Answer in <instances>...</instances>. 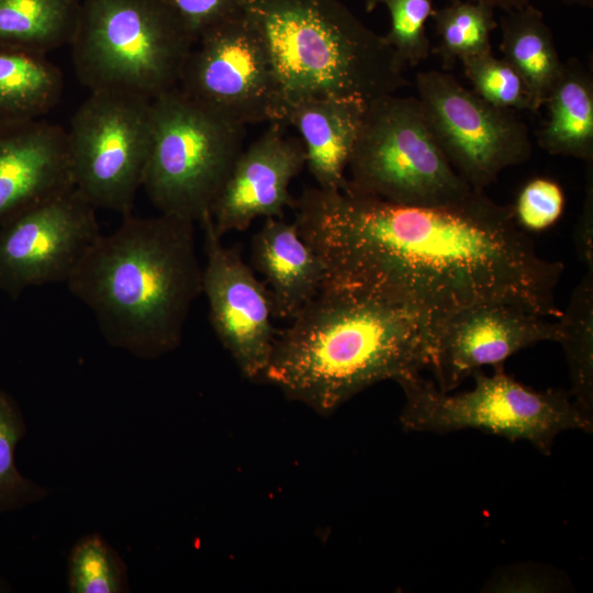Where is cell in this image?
I'll list each match as a JSON object with an SVG mask.
<instances>
[{
  "label": "cell",
  "instance_id": "obj_1",
  "mask_svg": "<svg viewBox=\"0 0 593 593\" xmlns=\"http://www.w3.org/2000/svg\"><path fill=\"white\" fill-rule=\"evenodd\" d=\"M293 222L340 287L437 321L485 302L558 318L564 266L544 258L512 205L484 191L463 202L418 206L360 193L306 188Z\"/></svg>",
  "mask_w": 593,
  "mask_h": 593
},
{
  "label": "cell",
  "instance_id": "obj_2",
  "mask_svg": "<svg viewBox=\"0 0 593 593\" xmlns=\"http://www.w3.org/2000/svg\"><path fill=\"white\" fill-rule=\"evenodd\" d=\"M434 324L407 309L323 284L277 333L262 380L331 415L376 383L427 369Z\"/></svg>",
  "mask_w": 593,
  "mask_h": 593
},
{
  "label": "cell",
  "instance_id": "obj_3",
  "mask_svg": "<svg viewBox=\"0 0 593 593\" xmlns=\"http://www.w3.org/2000/svg\"><path fill=\"white\" fill-rule=\"evenodd\" d=\"M195 223L163 214L123 216L100 235L67 280L113 347L142 359L174 351L202 294Z\"/></svg>",
  "mask_w": 593,
  "mask_h": 593
},
{
  "label": "cell",
  "instance_id": "obj_4",
  "mask_svg": "<svg viewBox=\"0 0 593 593\" xmlns=\"http://www.w3.org/2000/svg\"><path fill=\"white\" fill-rule=\"evenodd\" d=\"M287 109L311 98L368 103L406 87V65L339 0H248ZM286 119V118H284Z\"/></svg>",
  "mask_w": 593,
  "mask_h": 593
},
{
  "label": "cell",
  "instance_id": "obj_5",
  "mask_svg": "<svg viewBox=\"0 0 593 593\" xmlns=\"http://www.w3.org/2000/svg\"><path fill=\"white\" fill-rule=\"evenodd\" d=\"M194 44L165 0H83L70 46L90 91L152 101L178 86Z\"/></svg>",
  "mask_w": 593,
  "mask_h": 593
},
{
  "label": "cell",
  "instance_id": "obj_6",
  "mask_svg": "<svg viewBox=\"0 0 593 593\" xmlns=\"http://www.w3.org/2000/svg\"><path fill=\"white\" fill-rule=\"evenodd\" d=\"M493 368L490 374L475 370L473 388L455 394L440 391L421 373L399 379L404 394L401 425L405 430L436 434L472 428L529 441L546 455L560 433L592 432L593 414L580 407L570 392L535 390L507 374L503 365Z\"/></svg>",
  "mask_w": 593,
  "mask_h": 593
},
{
  "label": "cell",
  "instance_id": "obj_7",
  "mask_svg": "<svg viewBox=\"0 0 593 593\" xmlns=\"http://www.w3.org/2000/svg\"><path fill=\"white\" fill-rule=\"evenodd\" d=\"M152 121L143 188L160 213L200 223L244 149L246 126L178 87L152 100Z\"/></svg>",
  "mask_w": 593,
  "mask_h": 593
},
{
  "label": "cell",
  "instance_id": "obj_8",
  "mask_svg": "<svg viewBox=\"0 0 593 593\" xmlns=\"http://www.w3.org/2000/svg\"><path fill=\"white\" fill-rule=\"evenodd\" d=\"M347 172L354 190L404 205H450L478 191L437 145L418 99L395 93L365 104Z\"/></svg>",
  "mask_w": 593,
  "mask_h": 593
},
{
  "label": "cell",
  "instance_id": "obj_9",
  "mask_svg": "<svg viewBox=\"0 0 593 593\" xmlns=\"http://www.w3.org/2000/svg\"><path fill=\"white\" fill-rule=\"evenodd\" d=\"M152 101L116 91H91L67 131L75 188L96 208L132 212L148 165Z\"/></svg>",
  "mask_w": 593,
  "mask_h": 593
},
{
  "label": "cell",
  "instance_id": "obj_10",
  "mask_svg": "<svg viewBox=\"0 0 593 593\" xmlns=\"http://www.w3.org/2000/svg\"><path fill=\"white\" fill-rule=\"evenodd\" d=\"M415 86L437 145L472 189L484 191L506 168L530 158L528 127L512 109L485 101L438 70L418 72Z\"/></svg>",
  "mask_w": 593,
  "mask_h": 593
},
{
  "label": "cell",
  "instance_id": "obj_11",
  "mask_svg": "<svg viewBox=\"0 0 593 593\" xmlns=\"http://www.w3.org/2000/svg\"><path fill=\"white\" fill-rule=\"evenodd\" d=\"M177 87L243 126L284 123L286 103L271 57L246 13L194 44Z\"/></svg>",
  "mask_w": 593,
  "mask_h": 593
},
{
  "label": "cell",
  "instance_id": "obj_12",
  "mask_svg": "<svg viewBox=\"0 0 593 593\" xmlns=\"http://www.w3.org/2000/svg\"><path fill=\"white\" fill-rule=\"evenodd\" d=\"M101 235L96 208L72 188L0 225V292L67 282Z\"/></svg>",
  "mask_w": 593,
  "mask_h": 593
},
{
  "label": "cell",
  "instance_id": "obj_13",
  "mask_svg": "<svg viewBox=\"0 0 593 593\" xmlns=\"http://www.w3.org/2000/svg\"><path fill=\"white\" fill-rule=\"evenodd\" d=\"M199 224L205 253L202 293L212 328L240 373L262 380L277 336L268 290L239 250L223 245L210 215Z\"/></svg>",
  "mask_w": 593,
  "mask_h": 593
},
{
  "label": "cell",
  "instance_id": "obj_14",
  "mask_svg": "<svg viewBox=\"0 0 593 593\" xmlns=\"http://www.w3.org/2000/svg\"><path fill=\"white\" fill-rule=\"evenodd\" d=\"M558 338L559 325L550 317L513 303H479L435 322L427 369L440 391L451 392L475 370Z\"/></svg>",
  "mask_w": 593,
  "mask_h": 593
},
{
  "label": "cell",
  "instance_id": "obj_15",
  "mask_svg": "<svg viewBox=\"0 0 593 593\" xmlns=\"http://www.w3.org/2000/svg\"><path fill=\"white\" fill-rule=\"evenodd\" d=\"M280 124L272 123L237 158L210 213L219 236L245 231L260 217H283L292 208L290 184L305 166V152Z\"/></svg>",
  "mask_w": 593,
  "mask_h": 593
},
{
  "label": "cell",
  "instance_id": "obj_16",
  "mask_svg": "<svg viewBox=\"0 0 593 593\" xmlns=\"http://www.w3.org/2000/svg\"><path fill=\"white\" fill-rule=\"evenodd\" d=\"M75 188L67 131L35 120H0V225Z\"/></svg>",
  "mask_w": 593,
  "mask_h": 593
},
{
  "label": "cell",
  "instance_id": "obj_17",
  "mask_svg": "<svg viewBox=\"0 0 593 593\" xmlns=\"http://www.w3.org/2000/svg\"><path fill=\"white\" fill-rule=\"evenodd\" d=\"M251 265L265 279L275 317L292 320L322 289L326 272L295 223L265 219L250 244Z\"/></svg>",
  "mask_w": 593,
  "mask_h": 593
},
{
  "label": "cell",
  "instance_id": "obj_18",
  "mask_svg": "<svg viewBox=\"0 0 593 593\" xmlns=\"http://www.w3.org/2000/svg\"><path fill=\"white\" fill-rule=\"evenodd\" d=\"M365 104L339 98H311L291 104L284 123L294 126L305 152V166L324 190L347 184V164Z\"/></svg>",
  "mask_w": 593,
  "mask_h": 593
},
{
  "label": "cell",
  "instance_id": "obj_19",
  "mask_svg": "<svg viewBox=\"0 0 593 593\" xmlns=\"http://www.w3.org/2000/svg\"><path fill=\"white\" fill-rule=\"evenodd\" d=\"M545 104L549 116L537 131L539 146L550 155L593 163V77L578 58L563 63Z\"/></svg>",
  "mask_w": 593,
  "mask_h": 593
},
{
  "label": "cell",
  "instance_id": "obj_20",
  "mask_svg": "<svg viewBox=\"0 0 593 593\" xmlns=\"http://www.w3.org/2000/svg\"><path fill=\"white\" fill-rule=\"evenodd\" d=\"M503 58L524 82L529 111L537 112L563 69L553 34L542 12L530 3L501 19Z\"/></svg>",
  "mask_w": 593,
  "mask_h": 593
},
{
  "label": "cell",
  "instance_id": "obj_21",
  "mask_svg": "<svg viewBox=\"0 0 593 593\" xmlns=\"http://www.w3.org/2000/svg\"><path fill=\"white\" fill-rule=\"evenodd\" d=\"M63 72L47 54L0 44V120H35L59 101Z\"/></svg>",
  "mask_w": 593,
  "mask_h": 593
},
{
  "label": "cell",
  "instance_id": "obj_22",
  "mask_svg": "<svg viewBox=\"0 0 593 593\" xmlns=\"http://www.w3.org/2000/svg\"><path fill=\"white\" fill-rule=\"evenodd\" d=\"M83 0H0V44L48 54L70 45Z\"/></svg>",
  "mask_w": 593,
  "mask_h": 593
},
{
  "label": "cell",
  "instance_id": "obj_23",
  "mask_svg": "<svg viewBox=\"0 0 593 593\" xmlns=\"http://www.w3.org/2000/svg\"><path fill=\"white\" fill-rule=\"evenodd\" d=\"M557 320L558 342L568 363L570 394L593 414V269L572 290L569 303Z\"/></svg>",
  "mask_w": 593,
  "mask_h": 593
},
{
  "label": "cell",
  "instance_id": "obj_24",
  "mask_svg": "<svg viewBox=\"0 0 593 593\" xmlns=\"http://www.w3.org/2000/svg\"><path fill=\"white\" fill-rule=\"evenodd\" d=\"M437 46L444 68H451L457 60L492 52L491 34L497 27L494 8L475 1L448 2L432 14Z\"/></svg>",
  "mask_w": 593,
  "mask_h": 593
},
{
  "label": "cell",
  "instance_id": "obj_25",
  "mask_svg": "<svg viewBox=\"0 0 593 593\" xmlns=\"http://www.w3.org/2000/svg\"><path fill=\"white\" fill-rule=\"evenodd\" d=\"M26 424L12 395L0 389V515L41 502L48 490L24 477L15 462V450Z\"/></svg>",
  "mask_w": 593,
  "mask_h": 593
},
{
  "label": "cell",
  "instance_id": "obj_26",
  "mask_svg": "<svg viewBox=\"0 0 593 593\" xmlns=\"http://www.w3.org/2000/svg\"><path fill=\"white\" fill-rule=\"evenodd\" d=\"M128 588L124 560L101 535L77 540L68 556L70 593H123Z\"/></svg>",
  "mask_w": 593,
  "mask_h": 593
},
{
  "label": "cell",
  "instance_id": "obj_27",
  "mask_svg": "<svg viewBox=\"0 0 593 593\" xmlns=\"http://www.w3.org/2000/svg\"><path fill=\"white\" fill-rule=\"evenodd\" d=\"M473 91L485 101L501 108L529 110V99L523 80L504 59L492 52L461 61Z\"/></svg>",
  "mask_w": 593,
  "mask_h": 593
},
{
  "label": "cell",
  "instance_id": "obj_28",
  "mask_svg": "<svg viewBox=\"0 0 593 593\" xmlns=\"http://www.w3.org/2000/svg\"><path fill=\"white\" fill-rule=\"evenodd\" d=\"M433 1H382L391 20L384 38L406 67H415L429 56L430 41L426 34V21L434 12Z\"/></svg>",
  "mask_w": 593,
  "mask_h": 593
},
{
  "label": "cell",
  "instance_id": "obj_29",
  "mask_svg": "<svg viewBox=\"0 0 593 593\" xmlns=\"http://www.w3.org/2000/svg\"><path fill=\"white\" fill-rule=\"evenodd\" d=\"M512 206L519 227L528 232H541L561 217L564 209L563 190L551 179L534 178L522 188Z\"/></svg>",
  "mask_w": 593,
  "mask_h": 593
},
{
  "label": "cell",
  "instance_id": "obj_30",
  "mask_svg": "<svg viewBox=\"0 0 593 593\" xmlns=\"http://www.w3.org/2000/svg\"><path fill=\"white\" fill-rule=\"evenodd\" d=\"M197 43L211 30L243 15L248 0H165Z\"/></svg>",
  "mask_w": 593,
  "mask_h": 593
},
{
  "label": "cell",
  "instance_id": "obj_31",
  "mask_svg": "<svg viewBox=\"0 0 593 593\" xmlns=\"http://www.w3.org/2000/svg\"><path fill=\"white\" fill-rule=\"evenodd\" d=\"M582 209L574 231V247L586 270L593 269V163H588Z\"/></svg>",
  "mask_w": 593,
  "mask_h": 593
},
{
  "label": "cell",
  "instance_id": "obj_32",
  "mask_svg": "<svg viewBox=\"0 0 593 593\" xmlns=\"http://www.w3.org/2000/svg\"><path fill=\"white\" fill-rule=\"evenodd\" d=\"M448 2L457 1V0H447ZM468 1H475V2H482L485 4H489L493 7L494 9H501L505 12L523 8L524 5L530 3V0H468Z\"/></svg>",
  "mask_w": 593,
  "mask_h": 593
},
{
  "label": "cell",
  "instance_id": "obj_33",
  "mask_svg": "<svg viewBox=\"0 0 593 593\" xmlns=\"http://www.w3.org/2000/svg\"><path fill=\"white\" fill-rule=\"evenodd\" d=\"M570 5H580V7H592L593 0H561Z\"/></svg>",
  "mask_w": 593,
  "mask_h": 593
},
{
  "label": "cell",
  "instance_id": "obj_34",
  "mask_svg": "<svg viewBox=\"0 0 593 593\" xmlns=\"http://www.w3.org/2000/svg\"><path fill=\"white\" fill-rule=\"evenodd\" d=\"M383 0H365V7L368 12L373 11L378 4L382 3Z\"/></svg>",
  "mask_w": 593,
  "mask_h": 593
},
{
  "label": "cell",
  "instance_id": "obj_35",
  "mask_svg": "<svg viewBox=\"0 0 593 593\" xmlns=\"http://www.w3.org/2000/svg\"><path fill=\"white\" fill-rule=\"evenodd\" d=\"M11 591V585L0 573V593H7Z\"/></svg>",
  "mask_w": 593,
  "mask_h": 593
}]
</instances>
